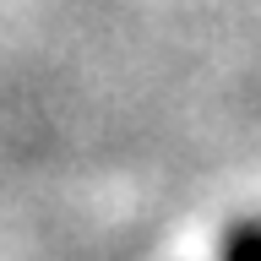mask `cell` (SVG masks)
Listing matches in <instances>:
<instances>
[{"label":"cell","instance_id":"obj_1","mask_svg":"<svg viewBox=\"0 0 261 261\" xmlns=\"http://www.w3.org/2000/svg\"><path fill=\"white\" fill-rule=\"evenodd\" d=\"M223 261H261V223H240L223 240Z\"/></svg>","mask_w":261,"mask_h":261}]
</instances>
